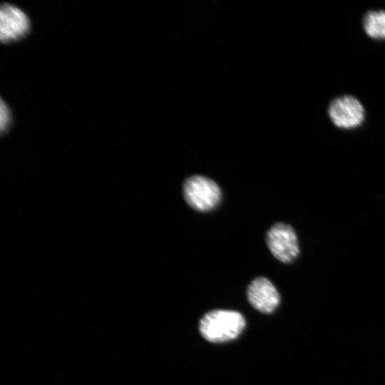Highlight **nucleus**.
<instances>
[{
    "instance_id": "obj_7",
    "label": "nucleus",
    "mask_w": 385,
    "mask_h": 385,
    "mask_svg": "<svg viewBox=\"0 0 385 385\" xmlns=\"http://www.w3.org/2000/svg\"><path fill=\"white\" fill-rule=\"evenodd\" d=\"M366 34L376 40H385V11H369L363 18Z\"/></svg>"
},
{
    "instance_id": "obj_3",
    "label": "nucleus",
    "mask_w": 385,
    "mask_h": 385,
    "mask_svg": "<svg viewBox=\"0 0 385 385\" xmlns=\"http://www.w3.org/2000/svg\"><path fill=\"white\" fill-rule=\"evenodd\" d=\"M327 113L333 124L344 130L359 127L365 119L363 105L356 98L349 95L334 98L328 106Z\"/></svg>"
},
{
    "instance_id": "obj_4",
    "label": "nucleus",
    "mask_w": 385,
    "mask_h": 385,
    "mask_svg": "<svg viewBox=\"0 0 385 385\" xmlns=\"http://www.w3.org/2000/svg\"><path fill=\"white\" fill-rule=\"evenodd\" d=\"M266 242L273 256L279 261L289 263L299 255L297 237L289 225L277 222L266 234Z\"/></svg>"
},
{
    "instance_id": "obj_1",
    "label": "nucleus",
    "mask_w": 385,
    "mask_h": 385,
    "mask_svg": "<svg viewBox=\"0 0 385 385\" xmlns=\"http://www.w3.org/2000/svg\"><path fill=\"white\" fill-rule=\"evenodd\" d=\"M245 327L243 316L235 311L216 309L200 319L199 330L206 340L224 342L237 338Z\"/></svg>"
},
{
    "instance_id": "obj_5",
    "label": "nucleus",
    "mask_w": 385,
    "mask_h": 385,
    "mask_svg": "<svg viewBox=\"0 0 385 385\" xmlns=\"http://www.w3.org/2000/svg\"><path fill=\"white\" fill-rule=\"evenodd\" d=\"M31 29L27 15L19 8L9 4H4L0 10V39L9 43L24 38Z\"/></svg>"
},
{
    "instance_id": "obj_8",
    "label": "nucleus",
    "mask_w": 385,
    "mask_h": 385,
    "mask_svg": "<svg viewBox=\"0 0 385 385\" xmlns=\"http://www.w3.org/2000/svg\"><path fill=\"white\" fill-rule=\"evenodd\" d=\"M11 115L7 104L1 99L0 103V130L3 133L8 130L11 125Z\"/></svg>"
},
{
    "instance_id": "obj_6",
    "label": "nucleus",
    "mask_w": 385,
    "mask_h": 385,
    "mask_svg": "<svg viewBox=\"0 0 385 385\" xmlns=\"http://www.w3.org/2000/svg\"><path fill=\"white\" fill-rule=\"evenodd\" d=\"M250 304L262 313H271L279 303V294L272 283L264 277L255 278L247 290Z\"/></svg>"
},
{
    "instance_id": "obj_2",
    "label": "nucleus",
    "mask_w": 385,
    "mask_h": 385,
    "mask_svg": "<svg viewBox=\"0 0 385 385\" xmlns=\"http://www.w3.org/2000/svg\"><path fill=\"white\" fill-rule=\"evenodd\" d=\"M183 192L186 202L200 212L214 209L221 200V191L216 183L201 175L186 178L183 185Z\"/></svg>"
}]
</instances>
